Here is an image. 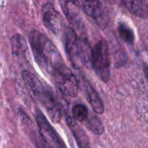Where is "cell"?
<instances>
[{"mask_svg": "<svg viewBox=\"0 0 148 148\" xmlns=\"http://www.w3.org/2000/svg\"><path fill=\"white\" fill-rule=\"evenodd\" d=\"M29 40L35 60L43 71L51 75L56 69L64 64L56 47L46 35L33 30L29 36Z\"/></svg>", "mask_w": 148, "mask_h": 148, "instance_id": "cell-1", "label": "cell"}, {"mask_svg": "<svg viewBox=\"0 0 148 148\" xmlns=\"http://www.w3.org/2000/svg\"><path fill=\"white\" fill-rule=\"evenodd\" d=\"M22 76L31 95L42 105L50 120L54 123L60 122L62 117V113L53 92L47 86L43 85L42 82L29 71L23 70Z\"/></svg>", "mask_w": 148, "mask_h": 148, "instance_id": "cell-2", "label": "cell"}, {"mask_svg": "<svg viewBox=\"0 0 148 148\" xmlns=\"http://www.w3.org/2000/svg\"><path fill=\"white\" fill-rule=\"evenodd\" d=\"M110 65V51L108 42L101 40L92 48L91 66L98 77L106 83L111 75Z\"/></svg>", "mask_w": 148, "mask_h": 148, "instance_id": "cell-3", "label": "cell"}, {"mask_svg": "<svg viewBox=\"0 0 148 148\" xmlns=\"http://www.w3.org/2000/svg\"><path fill=\"white\" fill-rule=\"evenodd\" d=\"M51 75L59 91L66 96L75 97L79 91V82L72 71L62 64L56 69Z\"/></svg>", "mask_w": 148, "mask_h": 148, "instance_id": "cell-4", "label": "cell"}, {"mask_svg": "<svg viewBox=\"0 0 148 148\" xmlns=\"http://www.w3.org/2000/svg\"><path fill=\"white\" fill-rule=\"evenodd\" d=\"M36 121L39 129L41 141L47 148H67L64 142L56 133V129L50 125L49 121L39 108L36 109Z\"/></svg>", "mask_w": 148, "mask_h": 148, "instance_id": "cell-5", "label": "cell"}, {"mask_svg": "<svg viewBox=\"0 0 148 148\" xmlns=\"http://www.w3.org/2000/svg\"><path fill=\"white\" fill-rule=\"evenodd\" d=\"M78 9H82L88 16L94 18L96 23L101 28L106 27L108 17L103 9L102 3L99 1H74Z\"/></svg>", "mask_w": 148, "mask_h": 148, "instance_id": "cell-6", "label": "cell"}, {"mask_svg": "<svg viewBox=\"0 0 148 148\" xmlns=\"http://www.w3.org/2000/svg\"><path fill=\"white\" fill-rule=\"evenodd\" d=\"M78 39L79 37L77 36V34L70 26H67L64 28L63 42H64L65 49L71 63L75 68H78L80 65L79 57H78V53H79Z\"/></svg>", "mask_w": 148, "mask_h": 148, "instance_id": "cell-7", "label": "cell"}, {"mask_svg": "<svg viewBox=\"0 0 148 148\" xmlns=\"http://www.w3.org/2000/svg\"><path fill=\"white\" fill-rule=\"evenodd\" d=\"M43 23L54 35H58L61 29V16L51 3H46L42 7Z\"/></svg>", "mask_w": 148, "mask_h": 148, "instance_id": "cell-8", "label": "cell"}, {"mask_svg": "<svg viewBox=\"0 0 148 148\" xmlns=\"http://www.w3.org/2000/svg\"><path fill=\"white\" fill-rule=\"evenodd\" d=\"M61 4L63 12L71 24L70 27L75 31V33L76 30L82 31L84 29V23L76 5L73 2H62Z\"/></svg>", "mask_w": 148, "mask_h": 148, "instance_id": "cell-9", "label": "cell"}, {"mask_svg": "<svg viewBox=\"0 0 148 148\" xmlns=\"http://www.w3.org/2000/svg\"><path fill=\"white\" fill-rule=\"evenodd\" d=\"M11 52L15 59L20 62H27L29 48L26 40L20 34H15L10 39Z\"/></svg>", "mask_w": 148, "mask_h": 148, "instance_id": "cell-10", "label": "cell"}, {"mask_svg": "<svg viewBox=\"0 0 148 148\" xmlns=\"http://www.w3.org/2000/svg\"><path fill=\"white\" fill-rule=\"evenodd\" d=\"M66 121L68 124V127L71 130V133L73 134L75 140L77 143V146L79 148H91L90 141L86 134L84 129L78 125V123L69 114H66Z\"/></svg>", "mask_w": 148, "mask_h": 148, "instance_id": "cell-11", "label": "cell"}, {"mask_svg": "<svg viewBox=\"0 0 148 148\" xmlns=\"http://www.w3.org/2000/svg\"><path fill=\"white\" fill-rule=\"evenodd\" d=\"M82 87H83L85 95H87L88 101L89 104L91 105L93 110L97 114H102L104 112L103 102H102L99 94L95 89V88L84 77H82Z\"/></svg>", "mask_w": 148, "mask_h": 148, "instance_id": "cell-12", "label": "cell"}, {"mask_svg": "<svg viewBox=\"0 0 148 148\" xmlns=\"http://www.w3.org/2000/svg\"><path fill=\"white\" fill-rule=\"evenodd\" d=\"M122 3L127 9V10L133 15L140 17L147 18L148 16V3L147 1H123Z\"/></svg>", "mask_w": 148, "mask_h": 148, "instance_id": "cell-13", "label": "cell"}, {"mask_svg": "<svg viewBox=\"0 0 148 148\" xmlns=\"http://www.w3.org/2000/svg\"><path fill=\"white\" fill-rule=\"evenodd\" d=\"M83 123L95 135H101L104 133V127L102 122L96 115L89 114L88 119Z\"/></svg>", "mask_w": 148, "mask_h": 148, "instance_id": "cell-14", "label": "cell"}, {"mask_svg": "<svg viewBox=\"0 0 148 148\" xmlns=\"http://www.w3.org/2000/svg\"><path fill=\"white\" fill-rule=\"evenodd\" d=\"M118 32L121 38L127 43L133 45L134 43V34L132 29H130L126 23H120L118 26Z\"/></svg>", "mask_w": 148, "mask_h": 148, "instance_id": "cell-15", "label": "cell"}, {"mask_svg": "<svg viewBox=\"0 0 148 148\" xmlns=\"http://www.w3.org/2000/svg\"><path fill=\"white\" fill-rule=\"evenodd\" d=\"M72 114H73V119L77 122H84L88 115V110L87 107L83 104H76L72 108Z\"/></svg>", "mask_w": 148, "mask_h": 148, "instance_id": "cell-16", "label": "cell"}, {"mask_svg": "<svg viewBox=\"0 0 148 148\" xmlns=\"http://www.w3.org/2000/svg\"><path fill=\"white\" fill-rule=\"evenodd\" d=\"M38 148H47L43 144H42V142L41 141V140L38 141Z\"/></svg>", "mask_w": 148, "mask_h": 148, "instance_id": "cell-17", "label": "cell"}]
</instances>
